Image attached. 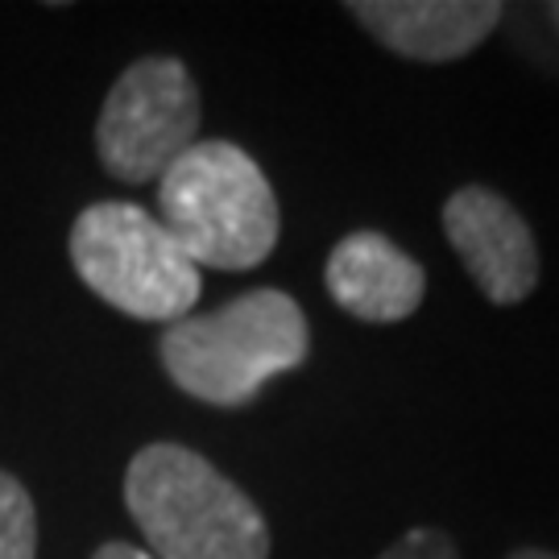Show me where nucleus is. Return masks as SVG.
Returning <instances> with one entry per match:
<instances>
[{"mask_svg":"<svg viewBox=\"0 0 559 559\" xmlns=\"http://www.w3.org/2000/svg\"><path fill=\"white\" fill-rule=\"evenodd\" d=\"M200 92L179 59H138L120 71L96 120V154L120 182H158L195 145Z\"/></svg>","mask_w":559,"mask_h":559,"instance_id":"obj_5","label":"nucleus"},{"mask_svg":"<svg viewBox=\"0 0 559 559\" xmlns=\"http://www.w3.org/2000/svg\"><path fill=\"white\" fill-rule=\"evenodd\" d=\"M71 265L80 282L120 316L179 323L200 299V265L170 228L138 203L104 200L83 207L71 228Z\"/></svg>","mask_w":559,"mask_h":559,"instance_id":"obj_4","label":"nucleus"},{"mask_svg":"<svg viewBox=\"0 0 559 559\" xmlns=\"http://www.w3.org/2000/svg\"><path fill=\"white\" fill-rule=\"evenodd\" d=\"M443 237L477 290L498 307L531 299L539 286V245L514 203L493 187H460L443 203Z\"/></svg>","mask_w":559,"mask_h":559,"instance_id":"obj_6","label":"nucleus"},{"mask_svg":"<svg viewBox=\"0 0 559 559\" xmlns=\"http://www.w3.org/2000/svg\"><path fill=\"white\" fill-rule=\"evenodd\" d=\"M348 13L390 55L415 62H456L498 29V0H353Z\"/></svg>","mask_w":559,"mask_h":559,"instance_id":"obj_7","label":"nucleus"},{"mask_svg":"<svg viewBox=\"0 0 559 559\" xmlns=\"http://www.w3.org/2000/svg\"><path fill=\"white\" fill-rule=\"evenodd\" d=\"M378 559H460L456 543L436 526H415L399 543H390Z\"/></svg>","mask_w":559,"mask_h":559,"instance_id":"obj_10","label":"nucleus"},{"mask_svg":"<svg viewBox=\"0 0 559 559\" xmlns=\"http://www.w3.org/2000/svg\"><path fill=\"white\" fill-rule=\"evenodd\" d=\"M328 295L360 323H402L419 311L427 274L411 253L373 228L348 233L323 265Z\"/></svg>","mask_w":559,"mask_h":559,"instance_id":"obj_8","label":"nucleus"},{"mask_svg":"<svg viewBox=\"0 0 559 559\" xmlns=\"http://www.w3.org/2000/svg\"><path fill=\"white\" fill-rule=\"evenodd\" d=\"M506 559H559V556L547 551V547H519V551H510Z\"/></svg>","mask_w":559,"mask_h":559,"instance_id":"obj_12","label":"nucleus"},{"mask_svg":"<svg viewBox=\"0 0 559 559\" xmlns=\"http://www.w3.org/2000/svg\"><path fill=\"white\" fill-rule=\"evenodd\" d=\"M124 506L154 559H270L253 498L182 443H150L129 460Z\"/></svg>","mask_w":559,"mask_h":559,"instance_id":"obj_2","label":"nucleus"},{"mask_svg":"<svg viewBox=\"0 0 559 559\" xmlns=\"http://www.w3.org/2000/svg\"><path fill=\"white\" fill-rule=\"evenodd\" d=\"M92 559H154L145 547H129V543H104Z\"/></svg>","mask_w":559,"mask_h":559,"instance_id":"obj_11","label":"nucleus"},{"mask_svg":"<svg viewBox=\"0 0 559 559\" xmlns=\"http://www.w3.org/2000/svg\"><path fill=\"white\" fill-rule=\"evenodd\" d=\"M311 328L286 290H249L207 316H182L158 340L166 378L207 406H245L274 378L299 369Z\"/></svg>","mask_w":559,"mask_h":559,"instance_id":"obj_1","label":"nucleus"},{"mask_svg":"<svg viewBox=\"0 0 559 559\" xmlns=\"http://www.w3.org/2000/svg\"><path fill=\"white\" fill-rule=\"evenodd\" d=\"M0 559H38L34 498L9 473H0Z\"/></svg>","mask_w":559,"mask_h":559,"instance_id":"obj_9","label":"nucleus"},{"mask_svg":"<svg viewBox=\"0 0 559 559\" xmlns=\"http://www.w3.org/2000/svg\"><path fill=\"white\" fill-rule=\"evenodd\" d=\"M158 212L195 265L233 274L261 265L282 233L265 170L233 141H195L158 179Z\"/></svg>","mask_w":559,"mask_h":559,"instance_id":"obj_3","label":"nucleus"},{"mask_svg":"<svg viewBox=\"0 0 559 559\" xmlns=\"http://www.w3.org/2000/svg\"><path fill=\"white\" fill-rule=\"evenodd\" d=\"M551 21H556V29H559V4H551Z\"/></svg>","mask_w":559,"mask_h":559,"instance_id":"obj_13","label":"nucleus"}]
</instances>
